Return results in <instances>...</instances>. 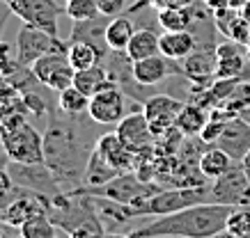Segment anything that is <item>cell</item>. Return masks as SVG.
<instances>
[{"label": "cell", "instance_id": "obj_21", "mask_svg": "<svg viewBox=\"0 0 250 238\" xmlns=\"http://www.w3.org/2000/svg\"><path fill=\"white\" fill-rule=\"evenodd\" d=\"M209 117H211V110L205 106H200V103H193V101H186L182 108V112L177 117V128L186 135V138H197L202 128L207 126L209 122Z\"/></svg>", "mask_w": 250, "mask_h": 238}, {"label": "cell", "instance_id": "obj_37", "mask_svg": "<svg viewBox=\"0 0 250 238\" xmlns=\"http://www.w3.org/2000/svg\"><path fill=\"white\" fill-rule=\"evenodd\" d=\"M195 0H156L154 9H163V7H188Z\"/></svg>", "mask_w": 250, "mask_h": 238}, {"label": "cell", "instance_id": "obj_43", "mask_svg": "<svg viewBox=\"0 0 250 238\" xmlns=\"http://www.w3.org/2000/svg\"><path fill=\"white\" fill-rule=\"evenodd\" d=\"M241 14H243V18H246V21H248V23H250V0H248V2H246V7L241 9Z\"/></svg>", "mask_w": 250, "mask_h": 238}, {"label": "cell", "instance_id": "obj_3", "mask_svg": "<svg viewBox=\"0 0 250 238\" xmlns=\"http://www.w3.org/2000/svg\"><path fill=\"white\" fill-rule=\"evenodd\" d=\"M209 200V185L202 188H161L159 192H154L152 197L143 200L138 206H126L124 204V215L126 220L133 218H161V215L177 213L182 208L195 206V204H205Z\"/></svg>", "mask_w": 250, "mask_h": 238}, {"label": "cell", "instance_id": "obj_11", "mask_svg": "<svg viewBox=\"0 0 250 238\" xmlns=\"http://www.w3.org/2000/svg\"><path fill=\"white\" fill-rule=\"evenodd\" d=\"M30 69H32V73L37 76L39 83L55 94H60V92H64L67 87H71V85H74V76H76L74 67L69 64L67 51H64V53L44 55L42 60H37L32 64Z\"/></svg>", "mask_w": 250, "mask_h": 238}, {"label": "cell", "instance_id": "obj_2", "mask_svg": "<svg viewBox=\"0 0 250 238\" xmlns=\"http://www.w3.org/2000/svg\"><path fill=\"white\" fill-rule=\"evenodd\" d=\"M232 206L223 204H195L177 213L161 215L145 227H138L129 236L133 238H216L228 229V218Z\"/></svg>", "mask_w": 250, "mask_h": 238}, {"label": "cell", "instance_id": "obj_17", "mask_svg": "<svg viewBox=\"0 0 250 238\" xmlns=\"http://www.w3.org/2000/svg\"><path fill=\"white\" fill-rule=\"evenodd\" d=\"M110 18L113 16L99 14L94 18H90V21H74L71 32H69V41H87V44H92L101 53V57H106L110 53V46H108V41H106V30H108Z\"/></svg>", "mask_w": 250, "mask_h": 238}, {"label": "cell", "instance_id": "obj_19", "mask_svg": "<svg viewBox=\"0 0 250 238\" xmlns=\"http://www.w3.org/2000/svg\"><path fill=\"white\" fill-rule=\"evenodd\" d=\"M159 46H161V55H166L167 60L182 62L184 57H188V55L197 48V39L190 30L161 32Z\"/></svg>", "mask_w": 250, "mask_h": 238}, {"label": "cell", "instance_id": "obj_41", "mask_svg": "<svg viewBox=\"0 0 250 238\" xmlns=\"http://www.w3.org/2000/svg\"><path fill=\"white\" fill-rule=\"evenodd\" d=\"M216 238H250V236H236V234H229V231L225 229V231H220Z\"/></svg>", "mask_w": 250, "mask_h": 238}, {"label": "cell", "instance_id": "obj_50", "mask_svg": "<svg viewBox=\"0 0 250 238\" xmlns=\"http://www.w3.org/2000/svg\"><path fill=\"white\" fill-rule=\"evenodd\" d=\"M19 238H23V236H19Z\"/></svg>", "mask_w": 250, "mask_h": 238}, {"label": "cell", "instance_id": "obj_38", "mask_svg": "<svg viewBox=\"0 0 250 238\" xmlns=\"http://www.w3.org/2000/svg\"><path fill=\"white\" fill-rule=\"evenodd\" d=\"M9 16H12V9L0 0V41H2V32H5V25H7L9 21Z\"/></svg>", "mask_w": 250, "mask_h": 238}, {"label": "cell", "instance_id": "obj_20", "mask_svg": "<svg viewBox=\"0 0 250 238\" xmlns=\"http://www.w3.org/2000/svg\"><path fill=\"white\" fill-rule=\"evenodd\" d=\"M122 172L117 167H113L108 158L101 151H99L97 146H94V151H92L90 161H87V169H85V181H83V188H99V185H106L108 181H113L115 177H120Z\"/></svg>", "mask_w": 250, "mask_h": 238}, {"label": "cell", "instance_id": "obj_34", "mask_svg": "<svg viewBox=\"0 0 250 238\" xmlns=\"http://www.w3.org/2000/svg\"><path fill=\"white\" fill-rule=\"evenodd\" d=\"M99 9H101V14L106 16H117L124 12L126 7V0H97Z\"/></svg>", "mask_w": 250, "mask_h": 238}, {"label": "cell", "instance_id": "obj_10", "mask_svg": "<svg viewBox=\"0 0 250 238\" xmlns=\"http://www.w3.org/2000/svg\"><path fill=\"white\" fill-rule=\"evenodd\" d=\"M87 115L99 126H117L126 115V94L117 83L106 85L90 99Z\"/></svg>", "mask_w": 250, "mask_h": 238}, {"label": "cell", "instance_id": "obj_28", "mask_svg": "<svg viewBox=\"0 0 250 238\" xmlns=\"http://www.w3.org/2000/svg\"><path fill=\"white\" fill-rule=\"evenodd\" d=\"M58 108L62 112H67V115H87L90 96L85 92H81L76 85H71L64 92L58 94Z\"/></svg>", "mask_w": 250, "mask_h": 238}, {"label": "cell", "instance_id": "obj_29", "mask_svg": "<svg viewBox=\"0 0 250 238\" xmlns=\"http://www.w3.org/2000/svg\"><path fill=\"white\" fill-rule=\"evenodd\" d=\"M55 229H58V227H55V222L48 218V213H42V215L30 218L19 231H21L23 238H55Z\"/></svg>", "mask_w": 250, "mask_h": 238}, {"label": "cell", "instance_id": "obj_24", "mask_svg": "<svg viewBox=\"0 0 250 238\" xmlns=\"http://www.w3.org/2000/svg\"><path fill=\"white\" fill-rule=\"evenodd\" d=\"M159 37L152 28H138L136 35L131 37L129 46H126V55H129L131 62H138V60H147L152 55H159L161 53V46H159Z\"/></svg>", "mask_w": 250, "mask_h": 238}, {"label": "cell", "instance_id": "obj_13", "mask_svg": "<svg viewBox=\"0 0 250 238\" xmlns=\"http://www.w3.org/2000/svg\"><path fill=\"white\" fill-rule=\"evenodd\" d=\"M216 146H220L225 154L232 156L234 163H241L250 154V124L241 115L229 117L220 138L216 140Z\"/></svg>", "mask_w": 250, "mask_h": 238}, {"label": "cell", "instance_id": "obj_27", "mask_svg": "<svg viewBox=\"0 0 250 238\" xmlns=\"http://www.w3.org/2000/svg\"><path fill=\"white\" fill-rule=\"evenodd\" d=\"M67 57H69V64L74 67V71H83V69H90L94 64L104 60L101 53L97 48L87 44V41H67Z\"/></svg>", "mask_w": 250, "mask_h": 238}, {"label": "cell", "instance_id": "obj_18", "mask_svg": "<svg viewBox=\"0 0 250 238\" xmlns=\"http://www.w3.org/2000/svg\"><path fill=\"white\" fill-rule=\"evenodd\" d=\"M97 149L106 156L108 163H110L113 167H117L120 172L136 169V154L122 142L117 133H104V135H99Z\"/></svg>", "mask_w": 250, "mask_h": 238}, {"label": "cell", "instance_id": "obj_42", "mask_svg": "<svg viewBox=\"0 0 250 238\" xmlns=\"http://www.w3.org/2000/svg\"><path fill=\"white\" fill-rule=\"evenodd\" d=\"M241 165H243V169H246V174H248V181H250V154L241 161Z\"/></svg>", "mask_w": 250, "mask_h": 238}, {"label": "cell", "instance_id": "obj_36", "mask_svg": "<svg viewBox=\"0 0 250 238\" xmlns=\"http://www.w3.org/2000/svg\"><path fill=\"white\" fill-rule=\"evenodd\" d=\"M69 238H106V236H104V227H81V229L71 231Z\"/></svg>", "mask_w": 250, "mask_h": 238}, {"label": "cell", "instance_id": "obj_12", "mask_svg": "<svg viewBox=\"0 0 250 238\" xmlns=\"http://www.w3.org/2000/svg\"><path fill=\"white\" fill-rule=\"evenodd\" d=\"M140 110L143 108H138L133 112H126L124 119L115 126V133L120 135V140L129 146L133 154H140L145 149L156 146V138H154L152 128H149V122H147L145 112H140Z\"/></svg>", "mask_w": 250, "mask_h": 238}, {"label": "cell", "instance_id": "obj_40", "mask_svg": "<svg viewBox=\"0 0 250 238\" xmlns=\"http://www.w3.org/2000/svg\"><path fill=\"white\" fill-rule=\"evenodd\" d=\"M246 2H248V0H228V7L229 9H236V12H241V9L246 7Z\"/></svg>", "mask_w": 250, "mask_h": 238}, {"label": "cell", "instance_id": "obj_33", "mask_svg": "<svg viewBox=\"0 0 250 238\" xmlns=\"http://www.w3.org/2000/svg\"><path fill=\"white\" fill-rule=\"evenodd\" d=\"M16 55H12L7 41H0V76H9L16 69Z\"/></svg>", "mask_w": 250, "mask_h": 238}, {"label": "cell", "instance_id": "obj_45", "mask_svg": "<svg viewBox=\"0 0 250 238\" xmlns=\"http://www.w3.org/2000/svg\"><path fill=\"white\" fill-rule=\"evenodd\" d=\"M106 238H133V236H120V234H110V236H106Z\"/></svg>", "mask_w": 250, "mask_h": 238}, {"label": "cell", "instance_id": "obj_1", "mask_svg": "<svg viewBox=\"0 0 250 238\" xmlns=\"http://www.w3.org/2000/svg\"><path fill=\"white\" fill-rule=\"evenodd\" d=\"M48 126L44 133V163L53 172L62 192H76L83 188L85 169L97 146L87 124L94 122L90 115H67L55 106L48 112Z\"/></svg>", "mask_w": 250, "mask_h": 238}, {"label": "cell", "instance_id": "obj_15", "mask_svg": "<svg viewBox=\"0 0 250 238\" xmlns=\"http://www.w3.org/2000/svg\"><path fill=\"white\" fill-rule=\"evenodd\" d=\"M182 76L195 87H209L216 80V48H195L182 60Z\"/></svg>", "mask_w": 250, "mask_h": 238}, {"label": "cell", "instance_id": "obj_47", "mask_svg": "<svg viewBox=\"0 0 250 238\" xmlns=\"http://www.w3.org/2000/svg\"><path fill=\"white\" fill-rule=\"evenodd\" d=\"M143 2H147V5H152V7L156 5V0H143Z\"/></svg>", "mask_w": 250, "mask_h": 238}, {"label": "cell", "instance_id": "obj_6", "mask_svg": "<svg viewBox=\"0 0 250 238\" xmlns=\"http://www.w3.org/2000/svg\"><path fill=\"white\" fill-rule=\"evenodd\" d=\"M67 46V41H62L60 37H55L51 32L42 30L37 25L23 23L19 35H16V62L23 67H32L44 55L64 53Z\"/></svg>", "mask_w": 250, "mask_h": 238}, {"label": "cell", "instance_id": "obj_46", "mask_svg": "<svg viewBox=\"0 0 250 238\" xmlns=\"http://www.w3.org/2000/svg\"><path fill=\"white\" fill-rule=\"evenodd\" d=\"M246 53H248V60H250V39H248V44H246Z\"/></svg>", "mask_w": 250, "mask_h": 238}, {"label": "cell", "instance_id": "obj_9", "mask_svg": "<svg viewBox=\"0 0 250 238\" xmlns=\"http://www.w3.org/2000/svg\"><path fill=\"white\" fill-rule=\"evenodd\" d=\"M186 101L174 99V94L167 92H159L154 94L152 99H147L143 103V112L149 122V128H152L154 138L159 140L163 138L166 133H170L172 128H177V117L182 112V108Z\"/></svg>", "mask_w": 250, "mask_h": 238}, {"label": "cell", "instance_id": "obj_22", "mask_svg": "<svg viewBox=\"0 0 250 238\" xmlns=\"http://www.w3.org/2000/svg\"><path fill=\"white\" fill-rule=\"evenodd\" d=\"M136 30L138 28L133 25L131 14L122 12V14L113 16L110 23H108V30H106V41H108V46H110V51H117V53L126 51V46H129L131 37L136 35Z\"/></svg>", "mask_w": 250, "mask_h": 238}, {"label": "cell", "instance_id": "obj_44", "mask_svg": "<svg viewBox=\"0 0 250 238\" xmlns=\"http://www.w3.org/2000/svg\"><path fill=\"white\" fill-rule=\"evenodd\" d=\"M239 115H241L243 119H246V122L250 124V108H246V110H241V112H239Z\"/></svg>", "mask_w": 250, "mask_h": 238}, {"label": "cell", "instance_id": "obj_26", "mask_svg": "<svg viewBox=\"0 0 250 238\" xmlns=\"http://www.w3.org/2000/svg\"><path fill=\"white\" fill-rule=\"evenodd\" d=\"M156 23L163 32H179L190 30L193 25V16L188 7H163L156 9Z\"/></svg>", "mask_w": 250, "mask_h": 238}, {"label": "cell", "instance_id": "obj_30", "mask_svg": "<svg viewBox=\"0 0 250 238\" xmlns=\"http://www.w3.org/2000/svg\"><path fill=\"white\" fill-rule=\"evenodd\" d=\"M67 16L71 21H90L94 16L101 14L97 0H67Z\"/></svg>", "mask_w": 250, "mask_h": 238}, {"label": "cell", "instance_id": "obj_23", "mask_svg": "<svg viewBox=\"0 0 250 238\" xmlns=\"http://www.w3.org/2000/svg\"><path fill=\"white\" fill-rule=\"evenodd\" d=\"M115 83L113 76H110V71L104 62H99L90 69H83V71H76V76H74V85H76L81 92H85L87 96H94L99 90H104L106 85Z\"/></svg>", "mask_w": 250, "mask_h": 238}, {"label": "cell", "instance_id": "obj_25", "mask_svg": "<svg viewBox=\"0 0 250 238\" xmlns=\"http://www.w3.org/2000/svg\"><path fill=\"white\" fill-rule=\"evenodd\" d=\"M232 165H234L232 156L225 154V151H223L220 146H216V145L207 146L205 151H202V156H200V172H202L209 181L223 177Z\"/></svg>", "mask_w": 250, "mask_h": 238}, {"label": "cell", "instance_id": "obj_48", "mask_svg": "<svg viewBox=\"0 0 250 238\" xmlns=\"http://www.w3.org/2000/svg\"><path fill=\"white\" fill-rule=\"evenodd\" d=\"M0 238H2V227H0Z\"/></svg>", "mask_w": 250, "mask_h": 238}, {"label": "cell", "instance_id": "obj_5", "mask_svg": "<svg viewBox=\"0 0 250 238\" xmlns=\"http://www.w3.org/2000/svg\"><path fill=\"white\" fill-rule=\"evenodd\" d=\"M159 190H161V185L152 183V181H143L131 169V172H122L120 177H115L106 185L85 188L81 192H87V195H94V197H104V200L117 201V204H126V206H138L143 200L152 197L154 192H159Z\"/></svg>", "mask_w": 250, "mask_h": 238}, {"label": "cell", "instance_id": "obj_4", "mask_svg": "<svg viewBox=\"0 0 250 238\" xmlns=\"http://www.w3.org/2000/svg\"><path fill=\"white\" fill-rule=\"evenodd\" d=\"M0 138L7 146L12 163H44V135L23 112L9 115L0 122Z\"/></svg>", "mask_w": 250, "mask_h": 238}, {"label": "cell", "instance_id": "obj_8", "mask_svg": "<svg viewBox=\"0 0 250 238\" xmlns=\"http://www.w3.org/2000/svg\"><path fill=\"white\" fill-rule=\"evenodd\" d=\"M9 174L14 179V185L19 188H25L30 192H37L46 200H53L58 195H62L60 183L55 181L53 172L48 169L46 163H9Z\"/></svg>", "mask_w": 250, "mask_h": 238}, {"label": "cell", "instance_id": "obj_32", "mask_svg": "<svg viewBox=\"0 0 250 238\" xmlns=\"http://www.w3.org/2000/svg\"><path fill=\"white\" fill-rule=\"evenodd\" d=\"M225 39H229V41H236V44H241V46H246L250 39V23L243 18V14H239L234 18V23L229 25L228 35H225Z\"/></svg>", "mask_w": 250, "mask_h": 238}, {"label": "cell", "instance_id": "obj_31", "mask_svg": "<svg viewBox=\"0 0 250 238\" xmlns=\"http://www.w3.org/2000/svg\"><path fill=\"white\" fill-rule=\"evenodd\" d=\"M228 231L236 236H250V206L232 208L228 218Z\"/></svg>", "mask_w": 250, "mask_h": 238}, {"label": "cell", "instance_id": "obj_39", "mask_svg": "<svg viewBox=\"0 0 250 238\" xmlns=\"http://www.w3.org/2000/svg\"><path fill=\"white\" fill-rule=\"evenodd\" d=\"M9 163H12L9 151H7V146H5V142H2V138H0V169H7Z\"/></svg>", "mask_w": 250, "mask_h": 238}, {"label": "cell", "instance_id": "obj_7", "mask_svg": "<svg viewBox=\"0 0 250 238\" xmlns=\"http://www.w3.org/2000/svg\"><path fill=\"white\" fill-rule=\"evenodd\" d=\"M209 200L223 206H250V181L241 163H234L223 177L209 183Z\"/></svg>", "mask_w": 250, "mask_h": 238}, {"label": "cell", "instance_id": "obj_49", "mask_svg": "<svg viewBox=\"0 0 250 238\" xmlns=\"http://www.w3.org/2000/svg\"><path fill=\"white\" fill-rule=\"evenodd\" d=\"M55 238H64V236H55ZM67 238H69V236H67Z\"/></svg>", "mask_w": 250, "mask_h": 238}, {"label": "cell", "instance_id": "obj_14", "mask_svg": "<svg viewBox=\"0 0 250 238\" xmlns=\"http://www.w3.org/2000/svg\"><path fill=\"white\" fill-rule=\"evenodd\" d=\"M177 73H182V67H177L174 60H167L161 53L152 55L147 60L133 62V78L145 87H161Z\"/></svg>", "mask_w": 250, "mask_h": 238}, {"label": "cell", "instance_id": "obj_16", "mask_svg": "<svg viewBox=\"0 0 250 238\" xmlns=\"http://www.w3.org/2000/svg\"><path fill=\"white\" fill-rule=\"evenodd\" d=\"M246 46L236 41H220L216 46V78H241L248 69Z\"/></svg>", "mask_w": 250, "mask_h": 238}, {"label": "cell", "instance_id": "obj_35", "mask_svg": "<svg viewBox=\"0 0 250 238\" xmlns=\"http://www.w3.org/2000/svg\"><path fill=\"white\" fill-rule=\"evenodd\" d=\"M14 190V179L9 174V169H0V201L7 200Z\"/></svg>", "mask_w": 250, "mask_h": 238}]
</instances>
